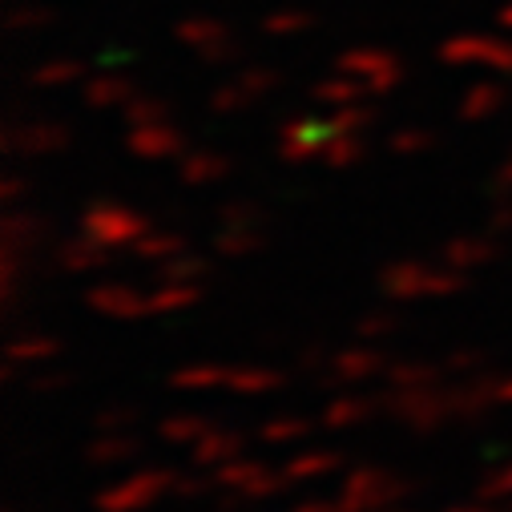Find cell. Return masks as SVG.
Masks as SVG:
<instances>
[{
	"label": "cell",
	"mask_w": 512,
	"mask_h": 512,
	"mask_svg": "<svg viewBox=\"0 0 512 512\" xmlns=\"http://www.w3.org/2000/svg\"><path fill=\"white\" fill-rule=\"evenodd\" d=\"M307 25H311V17L303 9H279L275 17H267V33H299Z\"/></svg>",
	"instance_id": "1"
},
{
	"label": "cell",
	"mask_w": 512,
	"mask_h": 512,
	"mask_svg": "<svg viewBox=\"0 0 512 512\" xmlns=\"http://www.w3.org/2000/svg\"><path fill=\"white\" fill-rule=\"evenodd\" d=\"M186 41H206V37H218L222 33V25L218 21H210V17H194V21H182V29H178Z\"/></svg>",
	"instance_id": "2"
},
{
	"label": "cell",
	"mask_w": 512,
	"mask_h": 512,
	"mask_svg": "<svg viewBox=\"0 0 512 512\" xmlns=\"http://www.w3.org/2000/svg\"><path fill=\"white\" fill-rule=\"evenodd\" d=\"M500 25H508V29H512V5H504V9H500Z\"/></svg>",
	"instance_id": "3"
}]
</instances>
